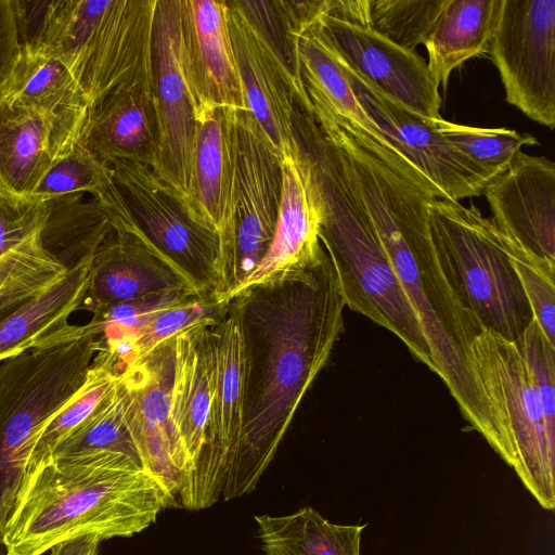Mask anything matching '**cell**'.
<instances>
[{
  "label": "cell",
  "mask_w": 555,
  "mask_h": 555,
  "mask_svg": "<svg viewBox=\"0 0 555 555\" xmlns=\"http://www.w3.org/2000/svg\"><path fill=\"white\" fill-rule=\"evenodd\" d=\"M232 301L245 353V416L223 502L249 494L344 331L337 275L323 249L307 267L246 288Z\"/></svg>",
  "instance_id": "6da1fadb"
},
{
  "label": "cell",
  "mask_w": 555,
  "mask_h": 555,
  "mask_svg": "<svg viewBox=\"0 0 555 555\" xmlns=\"http://www.w3.org/2000/svg\"><path fill=\"white\" fill-rule=\"evenodd\" d=\"M396 274L421 322L435 372L460 412L495 451L494 418L474 373L470 345L480 334L462 309L437 259L428 207L436 198L388 166L346 130L335 135Z\"/></svg>",
  "instance_id": "7a4b0ae2"
},
{
  "label": "cell",
  "mask_w": 555,
  "mask_h": 555,
  "mask_svg": "<svg viewBox=\"0 0 555 555\" xmlns=\"http://www.w3.org/2000/svg\"><path fill=\"white\" fill-rule=\"evenodd\" d=\"M169 508L159 482L130 456L101 451L50 460L23 483L4 527L7 555H42L93 533L128 538Z\"/></svg>",
  "instance_id": "3957f363"
},
{
  "label": "cell",
  "mask_w": 555,
  "mask_h": 555,
  "mask_svg": "<svg viewBox=\"0 0 555 555\" xmlns=\"http://www.w3.org/2000/svg\"><path fill=\"white\" fill-rule=\"evenodd\" d=\"M294 131L319 209V237L346 306L390 331L433 371L421 322L369 215L346 154L311 112L296 116Z\"/></svg>",
  "instance_id": "277c9868"
},
{
  "label": "cell",
  "mask_w": 555,
  "mask_h": 555,
  "mask_svg": "<svg viewBox=\"0 0 555 555\" xmlns=\"http://www.w3.org/2000/svg\"><path fill=\"white\" fill-rule=\"evenodd\" d=\"M20 44L47 48L89 108L119 88L153 87L157 0H11Z\"/></svg>",
  "instance_id": "5b68a950"
},
{
  "label": "cell",
  "mask_w": 555,
  "mask_h": 555,
  "mask_svg": "<svg viewBox=\"0 0 555 555\" xmlns=\"http://www.w3.org/2000/svg\"><path fill=\"white\" fill-rule=\"evenodd\" d=\"M102 344L89 324L0 362V534L47 423L82 387Z\"/></svg>",
  "instance_id": "8992f818"
},
{
  "label": "cell",
  "mask_w": 555,
  "mask_h": 555,
  "mask_svg": "<svg viewBox=\"0 0 555 555\" xmlns=\"http://www.w3.org/2000/svg\"><path fill=\"white\" fill-rule=\"evenodd\" d=\"M431 243L462 309L477 323L515 341L533 320L511 260V242L470 204L434 198L428 207Z\"/></svg>",
  "instance_id": "52a82bcc"
},
{
  "label": "cell",
  "mask_w": 555,
  "mask_h": 555,
  "mask_svg": "<svg viewBox=\"0 0 555 555\" xmlns=\"http://www.w3.org/2000/svg\"><path fill=\"white\" fill-rule=\"evenodd\" d=\"M474 373L494 418L495 453L538 504L555 508V434L515 341L481 331L470 345Z\"/></svg>",
  "instance_id": "ba28073f"
},
{
  "label": "cell",
  "mask_w": 555,
  "mask_h": 555,
  "mask_svg": "<svg viewBox=\"0 0 555 555\" xmlns=\"http://www.w3.org/2000/svg\"><path fill=\"white\" fill-rule=\"evenodd\" d=\"M122 208L113 216L199 295L216 294L219 285V237L191 212L184 199L150 166L112 163Z\"/></svg>",
  "instance_id": "9c48e42d"
},
{
  "label": "cell",
  "mask_w": 555,
  "mask_h": 555,
  "mask_svg": "<svg viewBox=\"0 0 555 555\" xmlns=\"http://www.w3.org/2000/svg\"><path fill=\"white\" fill-rule=\"evenodd\" d=\"M234 216L230 249L221 263L217 296L229 302L266 256L276 225L282 157L248 111H232Z\"/></svg>",
  "instance_id": "30bf717a"
},
{
  "label": "cell",
  "mask_w": 555,
  "mask_h": 555,
  "mask_svg": "<svg viewBox=\"0 0 555 555\" xmlns=\"http://www.w3.org/2000/svg\"><path fill=\"white\" fill-rule=\"evenodd\" d=\"M211 399L206 440L186 505L207 508L219 500L236 462L245 416V353L241 320L230 301L223 318L205 328Z\"/></svg>",
  "instance_id": "8fae6325"
},
{
  "label": "cell",
  "mask_w": 555,
  "mask_h": 555,
  "mask_svg": "<svg viewBox=\"0 0 555 555\" xmlns=\"http://www.w3.org/2000/svg\"><path fill=\"white\" fill-rule=\"evenodd\" d=\"M505 100L555 127V0H502L489 52Z\"/></svg>",
  "instance_id": "7c38bea8"
},
{
  "label": "cell",
  "mask_w": 555,
  "mask_h": 555,
  "mask_svg": "<svg viewBox=\"0 0 555 555\" xmlns=\"http://www.w3.org/2000/svg\"><path fill=\"white\" fill-rule=\"evenodd\" d=\"M339 61L359 103L398 154L424 178L436 198L459 202L479 196L486 185L502 173L461 153L438 132L433 119L387 98L340 57Z\"/></svg>",
  "instance_id": "4fadbf2b"
},
{
  "label": "cell",
  "mask_w": 555,
  "mask_h": 555,
  "mask_svg": "<svg viewBox=\"0 0 555 555\" xmlns=\"http://www.w3.org/2000/svg\"><path fill=\"white\" fill-rule=\"evenodd\" d=\"M153 69L158 144L151 168L184 199L194 216L196 113L183 68L181 0H157Z\"/></svg>",
  "instance_id": "5bb4252c"
},
{
  "label": "cell",
  "mask_w": 555,
  "mask_h": 555,
  "mask_svg": "<svg viewBox=\"0 0 555 555\" xmlns=\"http://www.w3.org/2000/svg\"><path fill=\"white\" fill-rule=\"evenodd\" d=\"M175 339L126 366L118 376L126 416L142 466L179 508L186 469L171 418Z\"/></svg>",
  "instance_id": "9a60e30c"
},
{
  "label": "cell",
  "mask_w": 555,
  "mask_h": 555,
  "mask_svg": "<svg viewBox=\"0 0 555 555\" xmlns=\"http://www.w3.org/2000/svg\"><path fill=\"white\" fill-rule=\"evenodd\" d=\"M229 29L246 108L280 156L296 157V98L300 87L236 1H227Z\"/></svg>",
  "instance_id": "2e32d148"
},
{
  "label": "cell",
  "mask_w": 555,
  "mask_h": 555,
  "mask_svg": "<svg viewBox=\"0 0 555 555\" xmlns=\"http://www.w3.org/2000/svg\"><path fill=\"white\" fill-rule=\"evenodd\" d=\"M320 24L339 57L375 89L422 117L441 118L439 86L420 54L328 15Z\"/></svg>",
  "instance_id": "e0dca14e"
},
{
  "label": "cell",
  "mask_w": 555,
  "mask_h": 555,
  "mask_svg": "<svg viewBox=\"0 0 555 555\" xmlns=\"http://www.w3.org/2000/svg\"><path fill=\"white\" fill-rule=\"evenodd\" d=\"M482 194L492 222L537 260L555 266V164L520 151Z\"/></svg>",
  "instance_id": "ac0fdd59"
},
{
  "label": "cell",
  "mask_w": 555,
  "mask_h": 555,
  "mask_svg": "<svg viewBox=\"0 0 555 555\" xmlns=\"http://www.w3.org/2000/svg\"><path fill=\"white\" fill-rule=\"evenodd\" d=\"M298 55L301 81L312 109L345 128L388 166L435 196L424 178L398 154L357 100L320 22L299 35Z\"/></svg>",
  "instance_id": "d6986e66"
},
{
  "label": "cell",
  "mask_w": 555,
  "mask_h": 555,
  "mask_svg": "<svg viewBox=\"0 0 555 555\" xmlns=\"http://www.w3.org/2000/svg\"><path fill=\"white\" fill-rule=\"evenodd\" d=\"M228 14L227 1L181 0L183 68L195 113L207 107L247 111Z\"/></svg>",
  "instance_id": "ffe728a7"
},
{
  "label": "cell",
  "mask_w": 555,
  "mask_h": 555,
  "mask_svg": "<svg viewBox=\"0 0 555 555\" xmlns=\"http://www.w3.org/2000/svg\"><path fill=\"white\" fill-rule=\"evenodd\" d=\"M0 96L33 108L51 122L54 160L79 143L89 105L68 68L47 48L20 44Z\"/></svg>",
  "instance_id": "44dd1931"
},
{
  "label": "cell",
  "mask_w": 555,
  "mask_h": 555,
  "mask_svg": "<svg viewBox=\"0 0 555 555\" xmlns=\"http://www.w3.org/2000/svg\"><path fill=\"white\" fill-rule=\"evenodd\" d=\"M232 111L207 107L196 113L193 212L219 237L220 267L231 246L234 216Z\"/></svg>",
  "instance_id": "7402d4cb"
},
{
  "label": "cell",
  "mask_w": 555,
  "mask_h": 555,
  "mask_svg": "<svg viewBox=\"0 0 555 555\" xmlns=\"http://www.w3.org/2000/svg\"><path fill=\"white\" fill-rule=\"evenodd\" d=\"M79 144L108 166L126 160L152 166L158 144L153 87L119 88L89 109Z\"/></svg>",
  "instance_id": "603a6c76"
},
{
  "label": "cell",
  "mask_w": 555,
  "mask_h": 555,
  "mask_svg": "<svg viewBox=\"0 0 555 555\" xmlns=\"http://www.w3.org/2000/svg\"><path fill=\"white\" fill-rule=\"evenodd\" d=\"M113 224V232L92 258L89 285L80 309L91 312L170 288L192 289L135 234L117 221Z\"/></svg>",
  "instance_id": "cb8c5ba5"
},
{
  "label": "cell",
  "mask_w": 555,
  "mask_h": 555,
  "mask_svg": "<svg viewBox=\"0 0 555 555\" xmlns=\"http://www.w3.org/2000/svg\"><path fill=\"white\" fill-rule=\"evenodd\" d=\"M282 164V197L271 245L233 297L250 286L307 267L323 249L318 205L298 153L283 158Z\"/></svg>",
  "instance_id": "d4e9b609"
},
{
  "label": "cell",
  "mask_w": 555,
  "mask_h": 555,
  "mask_svg": "<svg viewBox=\"0 0 555 555\" xmlns=\"http://www.w3.org/2000/svg\"><path fill=\"white\" fill-rule=\"evenodd\" d=\"M207 326L191 327L175 339L171 418L186 469L179 506L182 509H186L206 440L211 399L209 359L205 341Z\"/></svg>",
  "instance_id": "484cf974"
},
{
  "label": "cell",
  "mask_w": 555,
  "mask_h": 555,
  "mask_svg": "<svg viewBox=\"0 0 555 555\" xmlns=\"http://www.w3.org/2000/svg\"><path fill=\"white\" fill-rule=\"evenodd\" d=\"M92 258L68 269L57 281L0 321V362L76 331L78 325H70L68 319L83 301Z\"/></svg>",
  "instance_id": "4316f807"
},
{
  "label": "cell",
  "mask_w": 555,
  "mask_h": 555,
  "mask_svg": "<svg viewBox=\"0 0 555 555\" xmlns=\"http://www.w3.org/2000/svg\"><path fill=\"white\" fill-rule=\"evenodd\" d=\"M53 140L44 116L0 96V189L31 195L54 160Z\"/></svg>",
  "instance_id": "83f0119b"
},
{
  "label": "cell",
  "mask_w": 555,
  "mask_h": 555,
  "mask_svg": "<svg viewBox=\"0 0 555 555\" xmlns=\"http://www.w3.org/2000/svg\"><path fill=\"white\" fill-rule=\"evenodd\" d=\"M502 0H450L424 46L428 67L446 88L451 73L489 52Z\"/></svg>",
  "instance_id": "f1b7e54d"
},
{
  "label": "cell",
  "mask_w": 555,
  "mask_h": 555,
  "mask_svg": "<svg viewBox=\"0 0 555 555\" xmlns=\"http://www.w3.org/2000/svg\"><path fill=\"white\" fill-rule=\"evenodd\" d=\"M46 203L40 241L67 270L93 257L114 230L108 205L92 195L72 193L46 198Z\"/></svg>",
  "instance_id": "f546056e"
},
{
  "label": "cell",
  "mask_w": 555,
  "mask_h": 555,
  "mask_svg": "<svg viewBox=\"0 0 555 555\" xmlns=\"http://www.w3.org/2000/svg\"><path fill=\"white\" fill-rule=\"evenodd\" d=\"M266 555H360L364 525H339L305 506L284 516H255Z\"/></svg>",
  "instance_id": "4dcf8cb0"
},
{
  "label": "cell",
  "mask_w": 555,
  "mask_h": 555,
  "mask_svg": "<svg viewBox=\"0 0 555 555\" xmlns=\"http://www.w3.org/2000/svg\"><path fill=\"white\" fill-rule=\"evenodd\" d=\"M120 372L117 359L109 351L100 349L95 353L82 387L39 433L27 460L23 482L47 463L59 444L90 416Z\"/></svg>",
  "instance_id": "1f68e13d"
},
{
  "label": "cell",
  "mask_w": 555,
  "mask_h": 555,
  "mask_svg": "<svg viewBox=\"0 0 555 555\" xmlns=\"http://www.w3.org/2000/svg\"><path fill=\"white\" fill-rule=\"evenodd\" d=\"M101 451L124 453L142 466L128 425L118 378L90 416L59 444L49 461Z\"/></svg>",
  "instance_id": "d6a6232c"
},
{
  "label": "cell",
  "mask_w": 555,
  "mask_h": 555,
  "mask_svg": "<svg viewBox=\"0 0 555 555\" xmlns=\"http://www.w3.org/2000/svg\"><path fill=\"white\" fill-rule=\"evenodd\" d=\"M43 248L40 232L0 256V321L66 273Z\"/></svg>",
  "instance_id": "836d02e7"
},
{
  "label": "cell",
  "mask_w": 555,
  "mask_h": 555,
  "mask_svg": "<svg viewBox=\"0 0 555 555\" xmlns=\"http://www.w3.org/2000/svg\"><path fill=\"white\" fill-rule=\"evenodd\" d=\"M195 294L190 288L177 287L100 307L91 311L93 317L89 324L99 333L102 348L118 360L121 369L134 337L162 311Z\"/></svg>",
  "instance_id": "e575fe53"
},
{
  "label": "cell",
  "mask_w": 555,
  "mask_h": 555,
  "mask_svg": "<svg viewBox=\"0 0 555 555\" xmlns=\"http://www.w3.org/2000/svg\"><path fill=\"white\" fill-rule=\"evenodd\" d=\"M229 302L216 294H195L162 311L131 341L124 356L121 371L191 327L215 325L225 314Z\"/></svg>",
  "instance_id": "d590c367"
},
{
  "label": "cell",
  "mask_w": 555,
  "mask_h": 555,
  "mask_svg": "<svg viewBox=\"0 0 555 555\" xmlns=\"http://www.w3.org/2000/svg\"><path fill=\"white\" fill-rule=\"evenodd\" d=\"M116 191L111 166L78 143L51 164L33 195L49 198L85 193L106 203Z\"/></svg>",
  "instance_id": "8d00e7d4"
},
{
  "label": "cell",
  "mask_w": 555,
  "mask_h": 555,
  "mask_svg": "<svg viewBox=\"0 0 555 555\" xmlns=\"http://www.w3.org/2000/svg\"><path fill=\"white\" fill-rule=\"evenodd\" d=\"M450 0H370V28L414 51L424 44Z\"/></svg>",
  "instance_id": "74e56055"
},
{
  "label": "cell",
  "mask_w": 555,
  "mask_h": 555,
  "mask_svg": "<svg viewBox=\"0 0 555 555\" xmlns=\"http://www.w3.org/2000/svg\"><path fill=\"white\" fill-rule=\"evenodd\" d=\"M434 127L456 150L476 163L503 172L526 145L539 144L535 137L507 128H477L438 118Z\"/></svg>",
  "instance_id": "f35d334b"
},
{
  "label": "cell",
  "mask_w": 555,
  "mask_h": 555,
  "mask_svg": "<svg viewBox=\"0 0 555 555\" xmlns=\"http://www.w3.org/2000/svg\"><path fill=\"white\" fill-rule=\"evenodd\" d=\"M511 260L533 319L548 341L555 345V266L534 259L512 242Z\"/></svg>",
  "instance_id": "ab89813d"
},
{
  "label": "cell",
  "mask_w": 555,
  "mask_h": 555,
  "mask_svg": "<svg viewBox=\"0 0 555 555\" xmlns=\"http://www.w3.org/2000/svg\"><path fill=\"white\" fill-rule=\"evenodd\" d=\"M46 216V198L0 189V256L39 233Z\"/></svg>",
  "instance_id": "60d3db41"
},
{
  "label": "cell",
  "mask_w": 555,
  "mask_h": 555,
  "mask_svg": "<svg viewBox=\"0 0 555 555\" xmlns=\"http://www.w3.org/2000/svg\"><path fill=\"white\" fill-rule=\"evenodd\" d=\"M20 50L15 15L11 0H0V89Z\"/></svg>",
  "instance_id": "b9f144b4"
},
{
  "label": "cell",
  "mask_w": 555,
  "mask_h": 555,
  "mask_svg": "<svg viewBox=\"0 0 555 555\" xmlns=\"http://www.w3.org/2000/svg\"><path fill=\"white\" fill-rule=\"evenodd\" d=\"M325 15L354 26L370 28V0H327Z\"/></svg>",
  "instance_id": "7bdbcfd3"
},
{
  "label": "cell",
  "mask_w": 555,
  "mask_h": 555,
  "mask_svg": "<svg viewBox=\"0 0 555 555\" xmlns=\"http://www.w3.org/2000/svg\"><path fill=\"white\" fill-rule=\"evenodd\" d=\"M101 541L93 533L74 537L53 545L49 555H98Z\"/></svg>",
  "instance_id": "ee69618b"
}]
</instances>
